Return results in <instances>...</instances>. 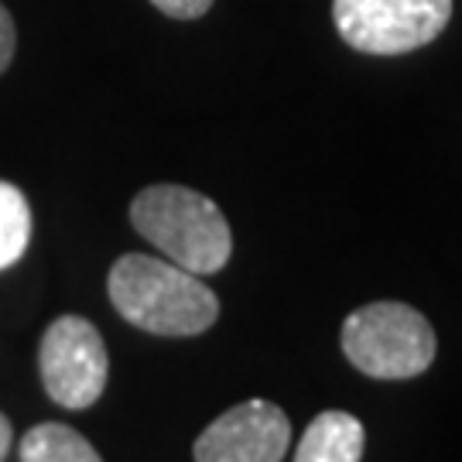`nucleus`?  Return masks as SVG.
<instances>
[{"instance_id": "6", "label": "nucleus", "mask_w": 462, "mask_h": 462, "mask_svg": "<svg viewBox=\"0 0 462 462\" xmlns=\"http://www.w3.org/2000/svg\"><path fill=\"white\" fill-rule=\"evenodd\" d=\"M291 446V421L271 401H244L223 411L196 439V462H281Z\"/></svg>"}, {"instance_id": "7", "label": "nucleus", "mask_w": 462, "mask_h": 462, "mask_svg": "<svg viewBox=\"0 0 462 462\" xmlns=\"http://www.w3.org/2000/svg\"><path fill=\"white\" fill-rule=\"evenodd\" d=\"M364 446L366 431L360 418L346 411H322L298 439L295 462H360Z\"/></svg>"}, {"instance_id": "12", "label": "nucleus", "mask_w": 462, "mask_h": 462, "mask_svg": "<svg viewBox=\"0 0 462 462\" xmlns=\"http://www.w3.org/2000/svg\"><path fill=\"white\" fill-rule=\"evenodd\" d=\"M14 442V429H11V421H7V414L0 411V462L7 459V448Z\"/></svg>"}, {"instance_id": "10", "label": "nucleus", "mask_w": 462, "mask_h": 462, "mask_svg": "<svg viewBox=\"0 0 462 462\" xmlns=\"http://www.w3.org/2000/svg\"><path fill=\"white\" fill-rule=\"evenodd\" d=\"M162 14L168 17H179V21H196L202 17L209 7H213V0H151Z\"/></svg>"}, {"instance_id": "11", "label": "nucleus", "mask_w": 462, "mask_h": 462, "mask_svg": "<svg viewBox=\"0 0 462 462\" xmlns=\"http://www.w3.org/2000/svg\"><path fill=\"white\" fill-rule=\"evenodd\" d=\"M14 49H17L14 17H11V11L0 4V72L11 66V59H14Z\"/></svg>"}, {"instance_id": "5", "label": "nucleus", "mask_w": 462, "mask_h": 462, "mask_svg": "<svg viewBox=\"0 0 462 462\" xmlns=\"http://www.w3.org/2000/svg\"><path fill=\"white\" fill-rule=\"evenodd\" d=\"M38 370L49 397L59 408L83 411L97 404L106 374H110V356L99 329L83 315H62L55 319L38 346Z\"/></svg>"}, {"instance_id": "9", "label": "nucleus", "mask_w": 462, "mask_h": 462, "mask_svg": "<svg viewBox=\"0 0 462 462\" xmlns=\"http://www.w3.org/2000/svg\"><path fill=\"white\" fill-rule=\"evenodd\" d=\"M32 240V206L24 192L11 182H0V271L17 264Z\"/></svg>"}, {"instance_id": "1", "label": "nucleus", "mask_w": 462, "mask_h": 462, "mask_svg": "<svg viewBox=\"0 0 462 462\" xmlns=\"http://www.w3.org/2000/svg\"><path fill=\"white\" fill-rule=\"evenodd\" d=\"M106 291L116 312L151 336H202L219 319V298L206 281L148 254H124L110 267Z\"/></svg>"}, {"instance_id": "2", "label": "nucleus", "mask_w": 462, "mask_h": 462, "mask_svg": "<svg viewBox=\"0 0 462 462\" xmlns=\"http://www.w3.org/2000/svg\"><path fill=\"white\" fill-rule=\"evenodd\" d=\"M131 223L171 264L192 274L223 271L233 254V233L209 196L185 185H148L131 202Z\"/></svg>"}, {"instance_id": "3", "label": "nucleus", "mask_w": 462, "mask_h": 462, "mask_svg": "<svg viewBox=\"0 0 462 462\" xmlns=\"http://www.w3.org/2000/svg\"><path fill=\"white\" fill-rule=\"evenodd\" d=\"M339 343L349 364L374 380H411L439 353L431 322L404 301H370L349 312Z\"/></svg>"}, {"instance_id": "4", "label": "nucleus", "mask_w": 462, "mask_h": 462, "mask_svg": "<svg viewBox=\"0 0 462 462\" xmlns=\"http://www.w3.org/2000/svg\"><path fill=\"white\" fill-rule=\"evenodd\" d=\"M452 17V0H332L336 32L364 55H404L435 42Z\"/></svg>"}, {"instance_id": "8", "label": "nucleus", "mask_w": 462, "mask_h": 462, "mask_svg": "<svg viewBox=\"0 0 462 462\" xmlns=\"http://www.w3.org/2000/svg\"><path fill=\"white\" fill-rule=\"evenodd\" d=\"M17 452H21V462H103L97 448L89 446V439L62 421L34 425L21 439Z\"/></svg>"}]
</instances>
